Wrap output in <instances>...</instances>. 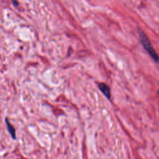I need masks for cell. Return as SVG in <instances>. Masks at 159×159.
I'll return each mask as SVG.
<instances>
[{
	"label": "cell",
	"instance_id": "cell-1",
	"mask_svg": "<svg viewBox=\"0 0 159 159\" xmlns=\"http://www.w3.org/2000/svg\"><path fill=\"white\" fill-rule=\"evenodd\" d=\"M139 37L140 42L143 46V48L150 56L152 60L157 64H159V55L157 53L156 50L153 48V45H152L150 40L145 34L140 29H139Z\"/></svg>",
	"mask_w": 159,
	"mask_h": 159
},
{
	"label": "cell",
	"instance_id": "cell-2",
	"mask_svg": "<svg viewBox=\"0 0 159 159\" xmlns=\"http://www.w3.org/2000/svg\"><path fill=\"white\" fill-rule=\"evenodd\" d=\"M98 87L100 91L102 93V94L106 97V98H107L108 99H110L111 97V89L109 86L104 83H100L98 84Z\"/></svg>",
	"mask_w": 159,
	"mask_h": 159
},
{
	"label": "cell",
	"instance_id": "cell-3",
	"mask_svg": "<svg viewBox=\"0 0 159 159\" xmlns=\"http://www.w3.org/2000/svg\"><path fill=\"white\" fill-rule=\"evenodd\" d=\"M5 122H6V124L7 131L9 133V134L11 135L12 139H14V140H16V129H15V128L14 127L13 125H12L11 124V123L9 122V120L7 117L5 119Z\"/></svg>",
	"mask_w": 159,
	"mask_h": 159
},
{
	"label": "cell",
	"instance_id": "cell-4",
	"mask_svg": "<svg viewBox=\"0 0 159 159\" xmlns=\"http://www.w3.org/2000/svg\"><path fill=\"white\" fill-rule=\"evenodd\" d=\"M12 1V3L15 6H17L18 5V3H17V0H11Z\"/></svg>",
	"mask_w": 159,
	"mask_h": 159
},
{
	"label": "cell",
	"instance_id": "cell-5",
	"mask_svg": "<svg viewBox=\"0 0 159 159\" xmlns=\"http://www.w3.org/2000/svg\"><path fill=\"white\" fill-rule=\"evenodd\" d=\"M157 94H158V98H159V90L158 91V92H157Z\"/></svg>",
	"mask_w": 159,
	"mask_h": 159
}]
</instances>
